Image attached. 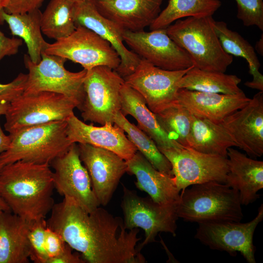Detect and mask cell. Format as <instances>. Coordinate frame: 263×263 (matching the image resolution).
Here are the masks:
<instances>
[{"instance_id": "bcb514c9", "label": "cell", "mask_w": 263, "mask_h": 263, "mask_svg": "<svg viewBox=\"0 0 263 263\" xmlns=\"http://www.w3.org/2000/svg\"><path fill=\"white\" fill-rule=\"evenodd\" d=\"M68 0L74 3H76L78 2H81L89 0Z\"/></svg>"}, {"instance_id": "5b68a950", "label": "cell", "mask_w": 263, "mask_h": 263, "mask_svg": "<svg viewBox=\"0 0 263 263\" xmlns=\"http://www.w3.org/2000/svg\"><path fill=\"white\" fill-rule=\"evenodd\" d=\"M66 127V120L55 121L9 134L11 143L8 149L0 154V165L18 161L50 165L73 144L67 137Z\"/></svg>"}, {"instance_id": "6da1fadb", "label": "cell", "mask_w": 263, "mask_h": 263, "mask_svg": "<svg viewBox=\"0 0 263 263\" xmlns=\"http://www.w3.org/2000/svg\"><path fill=\"white\" fill-rule=\"evenodd\" d=\"M47 226L89 263H143L145 259L136 247L141 240L138 228L126 229L123 220L98 207L89 212L65 196L55 204Z\"/></svg>"}, {"instance_id": "1f68e13d", "label": "cell", "mask_w": 263, "mask_h": 263, "mask_svg": "<svg viewBox=\"0 0 263 263\" xmlns=\"http://www.w3.org/2000/svg\"><path fill=\"white\" fill-rule=\"evenodd\" d=\"M113 124L121 128L129 140L156 169L173 176L172 166L160 151L154 141L133 123L130 122L121 111L115 115Z\"/></svg>"}, {"instance_id": "74e56055", "label": "cell", "mask_w": 263, "mask_h": 263, "mask_svg": "<svg viewBox=\"0 0 263 263\" xmlns=\"http://www.w3.org/2000/svg\"><path fill=\"white\" fill-rule=\"evenodd\" d=\"M44 0H9L4 11L9 14H23L39 9Z\"/></svg>"}, {"instance_id": "5bb4252c", "label": "cell", "mask_w": 263, "mask_h": 263, "mask_svg": "<svg viewBox=\"0 0 263 263\" xmlns=\"http://www.w3.org/2000/svg\"><path fill=\"white\" fill-rule=\"evenodd\" d=\"M123 39L141 58L161 69L180 71L193 66L188 54L169 36L166 29L125 31Z\"/></svg>"}, {"instance_id": "8992f818", "label": "cell", "mask_w": 263, "mask_h": 263, "mask_svg": "<svg viewBox=\"0 0 263 263\" xmlns=\"http://www.w3.org/2000/svg\"><path fill=\"white\" fill-rule=\"evenodd\" d=\"M66 60L43 52L40 61L35 63L25 55L24 63L28 74L22 94L44 91L59 94L72 100L80 110L85 96L83 81L87 70L70 72L64 67Z\"/></svg>"}, {"instance_id": "ab89813d", "label": "cell", "mask_w": 263, "mask_h": 263, "mask_svg": "<svg viewBox=\"0 0 263 263\" xmlns=\"http://www.w3.org/2000/svg\"><path fill=\"white\" fill-rule=\"evenodd\" d=\"M73 249L67 244L63 251L58 256L49 259L47 263H85L80 254L73 253Z\"/></svg>"}, {"instance_id": "e575fe53", "label": "cell", "mask_w": 263, "mask_h": 263, "mask_svg": "<svg viewBox=\"0 0 263 263\" xmlns=\"http://www.w3.org/2000/svg\"><path fill=\"white\" fill-rule=\"evenodd\" d=\"M237 17L245 26H256L263 30V0H235Z\"/></svg>"}, {"instance_id": "8fae6325", "label": "cell", "mask_w": 263, "mask_h": 263, "mask_svg": "<svg viewBox=\"0 0 263 263\" xmlns=\"http://www.w3.org/2000/svg\"><path fill=\"white\" fill-rule=\"evenodd\" d=\"M159 150L170 162L180 191L190 186L208 182L225 183L228 171L227 158L183 146Z\"/></svg>"}, {"instance_id": "f546056e", "label": "cell", "mask_w": 263, "mask_h": 263, "mask_svg": "<svg viewBox=\"0 0 263 263\" xmlns=\"http://www.w3.org/2000/svg\"><path fill=\"white\" fill-rule=\"evenodd\" d=\"M221 4L220 0H169L166 7L150 25V29H166L182 18L212 16Z\"/></svg>"}, {"instance_id": "f1b7e54d", "label": "cell", "mask_w": 263, "mask_h": 263, "mask_svg": "<svg viewBox=\"0 0 263 263\" xmlns=\"http://www.w3.org/2000/svg\"><path fill=\"white\" fill-rule=\"evenodd\" d=\"M241 79L234 75L208 71L194 66L178 83L179 89L203 92L233 94L243 91L239 87Z\"/></svg>"}, {"instance_id": "9a60e30c", "label": "cell", "mask_w": 263, "mask_h": 263, "mask_svg": "<svg viewBox=\"0 0 263 263\" xmlns=\"http://www.w3.org/2000/svg\"><path fill=\"white\" fill-rule=\"evenodd\" d=\"M50 165L54 170L55 189L60 195L72 198L89 212L100 206L88 172L80 159L77 144L73 143L67 152Z\"/></svg>"}, {"instance_id": "d4e9b609", "label": "cell", "mask_w": 263, "mask_h": 263, "mask_svg": "<svg viewBox=\"0 0 263 263\" xmlns=\"http://www.w3.org/2000/svg\"><path fill=\"white\" fill-rule=\"evenodd\" d=\"M121 112L130 115L137 122V127L147 134L159 149L182 146L172 140L161 128L155 114L148 107L144 99L125 82L121 89Z\"/></svg>"}, {"instance_id": "44dd1931", "label": "cell", "mask_w": 263, "mask_h": 263, "mask_svg": "<svg viewBox=\"0 0 263 263\" xmlns=\"http://www.w3.org/2000/svg\"><path fill=\"white\" fill-rule=\"evenodd\" d=\"M98 12L125 31L150 26L161 12L163 0H91Z\"/></svg>"}, {"instance_id": "b9f144b4", "label": "cell", "mask_w": 263, "mask_h": 263, "mask_svg": "<svg viewBox=\"0 0 263 263\" xmlns=\"http://www.w3.org/2000/svg\"><path fill=\"white\" fill-rule=\"evenodd\" d=\"M263 34H262V36L260 39L257 41L255 44L254 48L255 50H256L257 53L261 56L263 55Z\"/></svg>"}, {"instance_id": "4fadbf2b", "label": "cell", "mask_w": 263, "mask_h": 263, "mask_svg": "<svg viewBox=\"0 0 263 263\" xmlns=\"http://www.w3.org/2000/svg\"><path fill=\"white\" fill-rule=\"evenodd\" d=\"M190 68L166 70L141 58L134 72L123 79L127 85L140 94L150 110L157 113L176 102L178 83Z\"/></svg>"}, {"instance_id": "7c38bea8", "label": "cell", "mask_w": 263, "mask_h": 263, "mask_svg": "<svg viewBox=\"0 0 263 263\" xmlns=\"http://www.w3.org/2000/svg\"><path fill=\"white\" fill-rule=\"evenodd\" d=\"M263 219L262 204L256 216L247 223L223 221L198 223L195 238L211 249L225 251L233 256L239 252L248 263H255L253 235Z\"/></svg>"}, {"instance_id": "3957f363", "label": "cell", "mask_w": 263, "mask_h": 263, "mask_svg": "<svg viewBox=\"0 0 263 263\" xmlns=\"http://www.w3.org/2000/svg\"><path fill=\"white\" fill-rule=\"evenodd\" d=\"M181 191L177 204L178 218L198 223L241 222L243 218L239 191L225 183L211 181Z\"/></svg>"}, {"instance_id": "7a4b0ae2", "label": "cell", "mask_w": 263, "mask_h": 263, "mask_svg": "<svg viewBox=\"0 0 263 263\" xmlns=\"http://www.w3.org/2000/svg\"><path fill=\"white\" fill-rule=\"evenodd\" d=\"M49 164L18 161L0 169V196L11 211L31 222L45 219L54 204Z\"/></svg>"}, {"instance_id": "52a82bcc", "label": "cell", "mask_w": 263, "mask_h": 263, "mask_svg": "<svg viewBox=\"0 0 263 263\" xmlns=\"http://www.w3.org/2000/svg\"><path fill=\"white\" fill-rule=\"evenodd\" d=\"M75 103L67 97L50 92L21 94L11 102L5 114V130L9 134L30 127L67 120L74 114Z\"/></svg>"}, {"instance_id": "d6a6232c", "label": "cell", "mask_w": 263, "mask_h": 263, "mask_svg": "<svg viewBox=\"0 0 263 263\" xmlns=\"http://www.w3.org/2000/svg\"><path fill=\"white\" fill-rule=\"evenodd\" d=\"M155 114L160 127L172 140L188 147L192 116L188 111L175 102Z\"/></svg>"}, {"instance_id": "603a6c76", "label": "cell", "mask_w": 263, "mask_h": 263, "mask_svg": "<svg viewBox=\"0 0 263 263\" xmlns=\"http://www.w3.org/2000/svg\"><path fill=\"white\" fill-rule=\"evenodd\" d=\"M228 171L225 184L239 191L242 205L259 198L263 188V162L252 159L238 150H227Z\"/></svg>"}, {"instance_id": "d6986e66", "label": "cell", "mask_w": 263, "mask_h": 263, "mask_svg": "<svg viewBox=\"0 0 263 263\" xmlns=\"http://www.w3.org/2000/svg\"><path fill=\"white\" fill-rule=\"evenodd\" d=\"M66 133L72 143L87 144L111 151L125 161L137 152L124 131L117 125L106 123L102 126L87 124L74 114L66 120Z\"/></svg>"}, {"instance_id": "d590c367", "label": "cell", "mask_w": 263, "mask_h": 263, "mask_svg": "<svg viewBox=\"0 0 263 263\" xmlns=\"http://www.w3.org/2000/svg\"><path fill=\"white\" fill-rule=\"evenodd\" d=\"M27 79V74L20 73L11 82L0 83V103L11 102L21 95Z\"/></svg>"}, {"instance_id": "4316f807", "label": "cell", "mask_w": 263, "mask_h": 263, "mask_svg": "<svg viewBox=\"0 0 263 263\" xmlns=\"http://www.w3.org/2000/svg\"><path fill=\"white\" fill-rule=\"evenodd\" d=\"M42 13L39 9L23 14H9L0 11V23L6 21L11 34L18 36L25 43L31 61L38 63L48 43L44 39L41 30Z\"/></svg>"}, {"instance_id": "83f0119b", "label": "cell", "mask_w": 263, "mask_h": 263, "mask_svg": "<svg viewBox=\"0 0 263 263\" xmlns=\"http://www.w3.org/2000/svg\"><path fill=\"white\" fill-rule=\"evenodd\" d=\"M213 26L221 46L225 53L241 57L248 63L249 73L253 79L246 81V87L263 91V75L259 72L261 63L254 48L238 32L229 29L224 21H215Z\"/></svg>"}, {"instance_id": "f35d334b", "label": "cell", "mask_w": 263, "mask_h": 263, "mask_svg": "<svg viewBox=\"0 0 263 263\" xmlns=\"http://www.w3.org/2000/svg\"><path fill=\"white\" fill-rule=\"evenodd\" d=\"M22 44V39L8 38L0 31V61L5 56L17 54Z\"/></svg>"}, {"instance_id": "ee69618b", "label": "cell", "mask_w": 263, "mask_h": 263, "mask_svg": "<svg viewBox=\"0 0 263 263\" xmlns=\"http://www.w3.org/2000/svg\"><path fill=\"white\" fill-rule=\"evenodd\" d=\"M9 104V102L0 103V115L5 114Z\"/></svg>"}, {"instance_id": "7bdbcfd3", "label": "cell", "mask_w": 263, "mask_h": 263, "mask_svg": "<svg viewBox=\"0 0 263 263\" xmlns=\"http://www.w3.org/2000/svg\"><path fill=\"white\" fill-rule=\"evenodd\" d=\"M11 211L9 207L4 200L0 196V212L1 211Z\"/></svg>"}, {"instance_id": "2e32d148", "label": "cell", "mask_w": 263, "mask_h": 263, "mask_svg": "<svg viewBox=\"0 0 263 263\" xmlns=\"http://www.w3.org/2000/svg\"><path fill=\"white\" fill-rule=\"evenodd\" d=\"M77 146L80 159L89 174L93 191L100 206H105L127 172L126 161L109 150L87 144H78Z\"/></svg>"}, {"instance_id": "484cf974", "label": "cell", "mask_w": 263, "mask_h": 263, "mask_svg": "<svg viewBox=\"0 0 263 263\" xmlns=\"http://www.w3.org/2000/svg\"><path fill=\"white\" fill-rule=\"evenodd\" d=\"M188 146L202 153L227 158L229 148L238 145L221 124L192 114Z\"/></svg>"}, {"instance_id": "7dc6e473", "label": "cell", "mask_w": 263, "mask_h": 263, "mask_svg": "<svg viewBox=\"0 0 263 263\" xmlns=\"http://www.w3.org/2000/svg\"><path fill=\"white\" fill-rule=\"evenodd\" d=\"M3 166H1V165H0V169H1V168H2Z\"/></svg>"}, {"instance_id": "7402d4cb", "label": "cell", "mask_w": 263, "mask_h": 263, "mask_svg": "<svg viewBox=\"0 0 263 263\" xmlns=\"http://www.w3.org/2000/svg\"><path fill=\"white\" fill-rule=\"evenodd\" d=\"M127 172L136 178L135 185L155 202L161 204L177 203L180 191L174 176L159 171L138 151L126 161Z\"/></svg>"}, {"instance_id": "ac0fdd59", "label": "cell", "mask_w": 263, "mask_h": 263, "mask_svg": "<svg viewBox=\"0 0 263 263\" xmlns=\"http://www.w3.org/2000/svg\"><path fill=\"white\" fill-rule=\"evenodd\" d=\"M220 124L248 155L261 157L263 154V91L256 94L245 106Z\"/></svg>"}, {"instance_id": "836d02e7", "label": "cell", "mask_w": 263, "mask_h": 263, "mask_svg": "<svg viewBox=\"0 0 263 263\" xmlns=\"http://www.w3.org/2000/svg\"><path fill=\"white\" fill-rule=\"evenodd\" d=\"M47 223L45 219L32 222L29 238L32 253L30 260L36 263H47L49 259L45 246Z\"/></svg>"}, {"instance_id": "4dcf8cb0", "label": "cell", "mask_w": 263, "mask_h": 263, "mask_svg": "<svg viewBox=\"0 0 263 263\" xmlns=\"http://www.w3.org/2000/svg\"><path fill=\"white\" fill-rule=\"evenodd\" d=\"M75 4L68 0H51L41 14L42 33L56 40L71 34L76 27Z\"/></svg>"}, {"instance_id": "9c48e42d", "label": "cell", "mask_w": 263, "mask_h": 263, "mask_svg": "<svg viewBox=\"0 0 263 263\" xmlns=\"http://www.w3.org/2000/svg\"><path fill=\"white\" fill-rule=\"evenodd\" d=\"M124 80L115 70L104 66L87 70L83 81L85 96L80 110L84 121L103 125L113 124L121 111V89Z\"/></svg>"}, {"instance_id": "8d00e7d4", "label": "cell", "mask_w": 263, "mask_h": 263, "mask_svg": "<svg viewBox=\"0 0 263 263\" xmlns=\"http://www.w3.org/2000/svg\"><path fill=\"white\" fill-rule=\"evenodd\" d=\"M66 245L67 244L58 233L47 226L45 246L49 259L61 253Z\"/></svg>"}, {"instance_id": "60d3db41", "label": "cell", "mask_w": 263, "mask_h": 263, "mask_svg": "<svg viewBox=\"0 0 263 263\" xmlns=\"http://www.w3.org/2000/svg\"><path fill=\"white\" fill-rule=\"evenodd\" d=\"M10 143V136L9 135H6L4 134L0 125V153L8 149Z\"/></svg>"}, {"instance_id": "30bf717a", "label": "cell", "mask_w": 263, "mask_h": 263, "mask_svg": "<svg viewBox=\"0 0 263 263\" xmlns=\"http://www.w3.org/2000/svg\"><path fill=\"white\" fill-rule=\"evenodd\" d=\"M44 53L81 65L84 69L104 66L116 70L120 58L111 45L90 29L77 25L67 37L49 43Z\"/></svg>"}, {"instance_id": "ba28073f", "label": "cell", "mask_w": 263, "mask_h": 263, "mask_svg": "<svg viewBox=\"0 0 263 263\" xmlns=\"http://www.w3.org/2000/svg\"><path fill=\"white\" fill-rule=\"evenodd\" d=\"M123 197L121 203L125 227L129 230L140 228L144 230L145 238L137 247L140 251L145 245L156 242L159 232L169 233L176 236L177 203L161 204L150 196L142 197L122 185Z\"/></svg>"}, {"instance_id": "f6af8a7d", "label": "cell", "mask_w": 263, "mask_h": 263, "mask_svg": "<svg viewBox=\"0 0 263 263\" xmlns=\"http://www.w3.org/2000/svg\"><path fill=\"white\" fill-rule=\"evenodd\" d=\"M9 0H0V11L4 9L8 4Z\"/></svg>"}, {"instance_id": "ffe728a7", "label": "cell", "mask_w": 263, "mask_h": 263, "mask_svg": "<svg viewBox=\"0 0 263 263\" xmlns=\"http://www.w3.org/2000/svg\"><path fill=\"white\" fill-rule=\"evenodd\" d=\"M250 100L243 91L228 94L179 89L176 102L194 115L219 124Z\"/></svg>"}, {"instance_id": "cb8c5ba5", "label": "cell", "mask_w": 263, "mask_h": 263, "mask_svg": "<svg viewBox=\"0 0 263 263\" xmlns=\"http://www.w3.org/2000/svg\"><path fill=\"white\" fill-rule=\"evenodd\" d=\"M32 223L11 211L0 212V263H29Z\"/></svg>"}, {"instance_id": "277c9868", "label": "cell", "mask_w": 263, "mask_h": 263, "mask_svg": "<svg viewBox=\"0 0 263 263\" xmlns=\"http://www.w3.org/2000/svg\"><path fill=\"white\" fill-rule=\"evenodd\" d=\"M212 16L188 17L166 28L169 36L200 69L225 73L233 59L223 50L215 31Z\"/></svg>"}, {"instance_id": "e0dca14e", "label": "cell", "mask_w": 263, "mask_h": 263, "mask_svg": "<svg viewBox=\"0 0 263 263\" xmlns=\"http://www.w3.org/2000/svg\"><path fill=\"white\" fill-rule=\"evenodd\" d=\"M74 16L76 26H82L93 31L116 51L121 61L115 71L121 77L124 78L134 72L141 58L125 45L124 29L103 16L91 0L75 3Z\"/></svg>"}]
</instances>
